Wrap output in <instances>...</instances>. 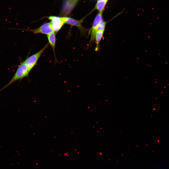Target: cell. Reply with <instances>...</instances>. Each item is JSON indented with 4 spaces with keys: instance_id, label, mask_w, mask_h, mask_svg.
I'll list each match as a JSON object with an SVG mask.
<instances>
[{
    "instance_id": "cell-1",
    "label": "cell",
    "mask_w": 169,
    "mask_h": 169,
    "mask_svg": "<svg viewBox=\"0 0 169 169\" xmlns=\"http://www.w3.org/2000/svg\"><path fill=\"white\" fill-rule=\"evenodd\" d=\"M30 72L24 61H23L19 65L15 74L10 81L0 90V92L16 81L21 80L25 77H27Z\"/></svg>"
},
{
    "instance_id": "cell-2",
    "label": "cell",
    "mask_w": 169,
    "mask_h": 169,
    "mask_svg": "<svg viewBox=\"0 0 169 169\" xmlns=\"http://www.w3.org/2000/svg\"><path fill=\"white\" fill-rule=\"evenodd\" d=\"M49 45V43H47L41 50L28 57L24 60L25 63L30 72L36 65L41 55L44 50L48 47Z\"/></svg>"
},
{
    "instance_id": "cell-3",
    "label": "cell",
    "mask_w": 169,
    "mask_h": 169,
    "mask_svg": "<svg viewBox=\"0 0 169 169\" xmlns=\"http://www.w3.org/2000/svg\"><path fill=\"white\" fill-rule=\"evenodd\" d=\"M28 31L32 32L35 34L41 33L47 35L54 32L50 22L45 23L37 28L28 30Z\"/></svg>"
},
{
    "instance_id": "cell-4",
    "label": "cell",
    "mask_w": 169,
    "mask_h": 169,
    "mask_svg": "<svg viewBox=\"0 0 169 169\" xmlns=\"http://www.w3.org/2000/svg\"><path fill=\"white\" fill-rule=\"evenodd\" d=\"M54 32L56 33L61 28L65 23L62 17L52 16L48 17Z\"/></svg>"
},
{
    "instance_id": "cell-5",
    "label": "cell",
    "mask_w": 169,
    "mask_h": 169,
    "mask_svg": "<svg viewBox=\"0 0 169 169\" xmlns=\"http://www.w3.org/2000/svg\"><path fill=\"white\" fill-rule=\"evenodd\" d=\"M65 23L72 26L77 27L81 33H84L86 31L85 29L82 25L81 23L84 19L79 20H77L69 17H62Z\"/></svg>"
},
{
    "instance_id": "cell-6",
    "label": "cell",
    "mask_w": 169,
    "mask_h": 169,
    "mask_svg": "<svg viewBox=\"0 0 169 169\" xmlns=\"http://www.w3.org/2000/svg\"><path fill=\"white\" fill-rule=\"evenodd\" d=\"M102 13L99 12L96 16L93 21L92 27L89 33L91 34V40L95 38V36L96 31V28L100 22L103 20Z\"/></svg>"
},
{
    "instance_id": "cell-7",
    "label": "cell",
    "mask_w": 169,
    "mask_h": 169,
    "mask_svg": "<svg viewBox=\"0 0 169 169\" xmlns=\"http://www.w3.org/2000/svg\"><path fill=\"white\" fill-rule=\"evenodd\" d=\"M77 0H66L64 4L62 15L65 16L69 14Z\"/></svg>"
},
{
    "instance_id": "cell-8",
    "label": "cell",
    "mask_w": 169,
    "mask_h": 169,
    "mask_svg": "<svg viewBox=\"0 0 169 169\" xmlns=\"http://www.w3.org/2000/svg\"><path fill=\"white\" fill-rule=\"evenodd\" d=\"M49 43L50 45L55 54V49L56 42V35L54 32L47 35Z\"/></svg>"
},
{
    "instance_id": "cell-9",
    "label": "cell",
    "mask_w": 169,
    "mask_h": 169,
    "mask_svg": "<svg viewBox=\"0 0 169 169\" xmlns=\"http://www.w3.org/2000/svg\"><path fill=\"white\" fill-rule=\"evenodd\" d=\"M104 31H96L95 36L96 45L95 49L96 51H97L99 48L100 42L103 36Z\"/></svg>"
},
{
    "instance_id": "cell-10",
    "label": "cell",
    "mask_w": 169,
    "mask_h": 169,
    "mask_svg": "<svg viewBox=\"0 0 169 169\" xmlns=\"http://www.w3.org/2000/svg\"><path fill=\"white\" fill-rule=\"evenodd\" d=\"M107 0H105L102 1L97 2L96 5V8L99 11L102 12Z\"/></svg>"
},
{
    "instance_id": "cell-11",
    "label": "cell",
    "mask_w": 169,
    "mask_h": 169,
    "mask_svg": "<svg viewBox=\"0 0 169 169\" xmlns=\"http://www.w3.org/2000/svg\"><path fill=\"white\" fill-rule=\"evenodd\" d=\"M106 23V22L103 19L102 20L98 25L96 28V31H104Z\"/></svg>"
},
{
    "instance_id": "cell-12",
    "label": "cell",
    "mask_w": 169,
    "mask_h": 169,
    "mask_svg": "<svg viewBox=\"0 0 169 169\" xmlns=\"http://www.w3.org/2000/svg\"><path fill=\"white\" fill-rule=\"evenodd\" d=\"M104 0H97V2L102 1Z\"/></svg>"
},
{
    "instance_id": "cell-13",
    "label": "cell",
    "mask_w": 169,
    "mask_h": 169,
    "mask_svg": "<svg viewBox=\"0 0 169 169\" xmlns=\"http://www.w3.org/2000/svg\"><path fill=\"white\" fill-rule=\"evenodd\" d=\"M168 85H169V84H168Z\"/></svg>"
},
{
    "instance_id": "cell-14",
    "label": "cell",
    "mask_w": 169,
    "mask_h": 169,
    "mask_svg": "<svg viewBox=\"0 0 169 169\" xmlns=\"http://www.w3.org/2000/svg\"></svg>"
}]
</instances>
